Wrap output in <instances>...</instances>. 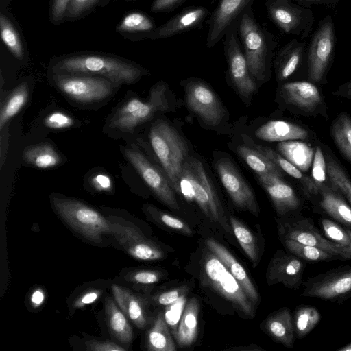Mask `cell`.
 I'll use <instances>...</instances> for the list:
<instances>
[{
	"instance_id": "8",
	"label": "cell",
	"mask_w": 351,
	"mask_h": 351,
	"mask_svg": "<svg viewBox=\"0 0 351 351\" xmlns=\"http://www.w3.org/2000/svg\"><path fill=\"white\" fill-rule=\"evenodd\" d=\"M336 33L335 23L330 15L319 22L306 49L307 75L308 81L324 84L335 56Z\"/></svg>"
},
{
	"instance_id": "12",
	"label": "cell",
	"mask_w": 351,
	"mask_h": 351,
	"mask_svg": "<svg viewBox=\"0 0 351 351\" xmlns=\"http://www.w3.org/2000/svg\"><path fill=\"white\" fill-rule=\"evenodd\" d=\"M303 297L341 302L351 295V265H343L309 277L303 284Z\"/></svg>"
},
{
	"instance_id": "43",
	"label": "cell",
	"mask_w": 351,
	"mask_h": 351,
	"mask_svg": "<svg viewBox=\"0 0 351 351\" xmlns=\"http://www.w3.org/2000/svg\"><path fill=\"white\" fill-rule=\"evenodd\" d=\"M145 212L152 221L167 230L186 235L193 234L191 228L184 220L171 215L153 206H147Z\"/></svg>"
},
{
	"instance_id": "21",
	"label": "cell",
	"mask_w": 351,
	"mask_h": 351,
	"mask_svg": "<svg viewBox=\"0 0 351 351\" xmlns=\"http://www.w3.org/2000/svg\"><path fill=\"white\" fill-rule=\"evenodd\" d=\"M210 14L209 10L203 5L185 7L165 23L158 26L149 36L148 39H165L200 29Z\"/></svg>"
},
{
	"instance_id": "60",
	"label": "cell",
	"mask_w": 351,
	"mask_h": 351,
	"mask_svg": "<svg viewBox=\"0 0 351 351\" xmlns=\"http://www.w3.org/2000/svg\"><path fill=\"white\" fill-rule=\"evenodd\" d=\"M338 351H351V342L338 349Z\"/></svg>"
},
{
	"instance_id": "53",
	"label": "cell",
	"mask_w": 351,
	"mask_h": 351,
	"mask_svg": "<svg viewBox=\"0 0 351 351\" xmlns=\"http://www.w3.org/2000/svg\"><path fill=\"white\" fill-rule=\"evenodd\" d=\"M101 295V291L91 289L83 292L73 302L75 308H83L97 301Z\"/></svg>"
},
{
	"instance_id": "29",
	"label": "cell",
	"mask_w": 351,
	"mask_h": 351,
	"mask_svg": "<svg viewBox=\"0 0 351 351\" xmlns=\"http://www.w3.org/2000/svg\"><path fill=\"white\" fill-rule=\"evenodd\" d=\"M199 304L193 297L187 301L179 322L175 339L180 348L190 346L196 339L199 325Z\"/></svg>"
},
{
	"instance_id": "50",
	"label": "cell",
	"mask_w": 351,
	"mask_h": 351,
	"mask_svg": "<svg viewBox=\"0 0 351 351\" xmlns=\"http://www.w3.org/2000/svg\"><path fill=\"white\" fill-rule=\"evenodd\" d=\"M189 288L186 286H180L171 290L162 292L155 295V302L160 305L167 306L178 300L184 295H187Z\"/></svg>"
},
{
	"instance_id": "41",
	"label": "cell",
	"mask_w": 351,
	"mask_h": 351,
	"mask_svg": "<svg viewBox=\"0 0 351 351\" xmlns=\"http://www.w3.org/2000/svg\"><path fill=\"white\" fill-rule=\"evenodd\" d=\"M283 243L288 252L304 261L319 262L339 259L338 256L327 251L314 246L302 244L291 239H283Z\"/></svg>"
},
{
	"instance_id": "38",
	"label": "cell",
	"mask_w": 351,
	"mask_h": 351,
	"mask_svg": "<svg viewBox=\"0 0 351 351\" xmlns=\"http://www.w3.org/2000/svg\"><path fill=\"white\" fill-rule=\"evenodd\" d=\"M237 153L257 176L269 174L282 175V170L257 149L241 145L237 147Z\"/></svg>"
},
{
	"instance_id": "30",
	"label": "cell",
	"mask_w": 351,
	"mask_h": 351,
	"mask_svg": "<svg viewBox=\"0 0 351 351\" xmlns=\"http://www.w3.org/2000/svg\"><path fill=\"white\" fill-rule=\"evenodd\" d=\"M105 313L110 334L122 344H130L133 339V330L128 318L109 297L105 300Z\"/></svg>"
},
{
	"instance_id": "62",
	"label": "cell",
	"mask_w": 351,
	"mask_h": 351,
	"mask_svg": "<svg viewBox=\"0 0 351 351\" xmlns=\"http://www.w3.org/2000/svg\"><path fill=\"white\" fill-rule=\"evenodd\" d=\"M125 1H135L136 0H125Z\"/></svg>"
},
{
	"instance_id": "59",
	"label": "cell",
	"mask_w": 351,
	"mask_h": 351,
	"mask_svg": "<svg viewBox=\"0 0 351 351\" xmlns=\"http://www.w3.org/2000/svg\"><path fill=\"white\" fill-rule=\"evenodd\" d=\"M30 300L34 307L40 306L45 300L44 292L41 289L35 290L32 293Z\"/></svg>"
},
{
	"instance_id": "18",
	"label": "cell",
	"mask_w": 351,
	"mask_h": 351,
	"mask_svg": "<svg viewBox=\"0 0 351 351\" xmlns=\"http://www.w3.org/2000/svg\"><path fill=\"white\" fill-rule=\"evenodd\" d=\"M216 169L234 204L258 216L259 207L255 195L233 163L228 158H221L217 162Z\"/></svg>"
},
{
	"instance_id": "7",
	"label": "cell",
	"mask_w": 351,
	"mask_h": 351,
	"mask_svg": "<svg viewBox=\"0 0 351 351\" xmlns=\"http://www.w3.org/2000/svg\"><path fill=\"white\" fill-rule=\"evenodd\" d=\"M203 282L230 302L247 317H254L255 306L222 262L210 251L204 258Z\"/></svg>"
},
{
	"instance_id": "52",
	"label": "cell",
	"mask_w": 351,
	"mask_h": 351,
	"mask_svg": "<svg viewBox=\"0 0 351 351\" xmlns=\"http://www.w3.org/2000/svg\"><path fill=\"white\" fill-rule=\"evenodd\" d=\"M87 350L90 351H124L120 345L109 341L91 340L85 343Z\"/></svg>"
},
{
	"instance_id": "61",
	"label": "cell",
	"mask_w": 351,
	"mask_h": 351,
	"mask_svg": "<svg viewBox=\"0 0 351 351\" xmlns=\"http://www.w3.org/2000/svg\"><path fill=\"white\" fill-rule=\"evenodd\" d=\"M347 231H348V233L350 236V245L348 246V250H349V253H350V255L351 256V229L350 228H346Z\"/></svg>"
},
{
	"instance_id": "55",
	"label": "cell",
	"mask_w": 351,
	"mask_h": 351,
	"mask_svg": "<svg viewBox=\"0 0 351 351\" xmlns=\"http://www.w3.org/2000/svg\"><path fill=\"white\" fill-rule=\"evenodd\" d=\"M337 189L351 205V180L348 176L340 177L335 182Z\"/></svg>"
},
{
	"instance_id": "58",
	"label": "cell",
	"mask_w": 351,
	"mask_h": 351,
	"mask_svg": "<svg viewBox=\"0 0 351 351\" xmlns=\"http://www.w3.org/2000/svg\"><path fill=\"white\" fill-rule=\"evenodd\" d=\"M93 184L99 191H108L111 187V182L108 177L98 175L94 178Z\"/></svg>"
},
{
	"instance_id": "24",
	"label": "cell",
	"mask_w": 351,
	"mask_h": 351,
	"mask_svg": "<svg viewBox=\"0 0 351 351\" xmlns=\"http://www.w3.org/2000/svg\"><path fill=\"white\" fill-rule=\"evenodd\" d=\"M205 243L209 251L222 262L229 272L240 283L253 304L257 305L259 302V295L245 268L223 245L215 239L209 238Z\"/></svg>"
},
{
	"instance_id": "45",
	"label": "cell",
	"mask_w": 351,
	"mask_h": 351,
	"mask_svg": "<svg viewBox=\"0 0 351 351\" xmlns=\"http://www.w3.org/2000/svg\"><path fill=\"white\" fill-rule=\"evenodd\" d=\"M186 295H182L176 301L166 306L163 313L165 319L174 337L187 302Z\"/></svg>"
},
{
	"instance_id": "19",
	"label": "cell",
	"mask_w": 351,
	"mask_h": 351,
	"mask_svg": "<svg viewBox=\"0 0 351 351\" xmlns=\"http://www.w3.org/2000/svg\"><path fill=\"white\" fill-rule=\"evenodd\" d=\"M255 0H219L208 19L206 45L212 47L223 38L229 26L252 7Z\"/></svg>"
},
{
	"instance_id": "36",
	"label": "cell",
	"mask_w": 351,
	"mask_h": 351,
	"mask_svg": "<svg viewBox=\"0 0 351 351\" xmlns=\"http://www.w3.org/2000/svg\"><path fill=\"white\" fill-rule=\"evenodd\" d=\"M330 136L341 154L351 164V117L341 112L332 121Z\"/></svg>"
},
{
	"instance_id": "49",
	"label": "cell",
	"mask_w": 351,
	"mask_h": 351,
	"mask_svg": "<svg viewBox=\"0 0 351 351\" xmlns=\"http://www.w3.org/2000/svg\"><path fill=\"white\" fill-rule=\"evenodd\" d=\"M74 120L66 113L56 111L49 114L44 119V125L50 129L61 130L71 127Z\"/></svg>"
},
{
	"instance_id": "34",
	"label": "cell",
	"mask_w": 351,
	"mask_h": 351,
	"mask_svg": "<svg viewBox=\"0 0 351 351\" xmlns=\"http://www.w3.org/2000/svg\"><path fill=\"white\" fill-rule=\"evenodd\" d=\"M23 159L26 163L39 169L55 167L62 161L54 146L47 142L27 147L23 152Z\"/></svg>"
},
{
	"instance_id": "28",
	"label": "cell",
	"mask_w": 351,
	"mask_h": 351,
	"mask_svg": "<svg viewBox=\"0 0 351 351\" xmlns=\"http://www.w3.org/2000/svg\"><path fill=\"white\" fill-rule=\"evenodd\" d=\"M265 332L276 341L291 348L295 341V330L290 311L282 308L271 314L265 322Z\"/></svg>"
},
{
	"instance_id": "57",
	"label": "cell",
	"mask_w": 351,
	"mask_h": 351,
	"mask_svg": "<svg viewBox=\"0 0 351 351\" xmlns=\"http://www.w3.org/2000/svg\"><path fill=\"white\" fill-rule=\"evenodd\" d=\"M332 95L351 99V80L339 86Z\"/></svg>"
},
{
	"instance_id": "23",
	"label": "cell",
	"mask_w": 351,
	"mask_h": 351,
	"mask_svg": "<svg viewBox=\"0 0 351 351\" xmlns=\"http://www.w3.org/2000/svg\"><path fill=\"white\" fill-rule=\"evenodd\" d=\"M307 45L296 38L284 45L276 53L274 66L276 79L283 82L293 76L306 61Z\"/></svg>"
},
{
	"instance_id": "10",
	"label": "cell",
	"mask_w": 351,
	"mask_h": 351,
	"mask_svg": "<svg viewBox=\"0 0 351 351\" xmlns=\"http://www.w3.org/2000/svg\"><path fill=\"white\" fill-rule=\"evenodd\" d=\"M292 0H267L265 5L271 21L284 34L308 38L315 21L312 10Z\"/></svg>"
},
{
	"instance_id": "14",
	"label": "cell",
	"mask_w": 351,
	"mask_h": 351,
	"mask_svg": "<svg viewBox=\"0 0 351 351\" xmlns=\"http://www.w3.org/2000/svg\"><path fill=\"white\" fill-rule=\"evenodd\" d=\"M280 94L283 102L300 114L328 117L324 97L317 84L310 81L285 82Z\"/></svg>"
},
{
	"instance_id": "2",
	"label": "cell",
	"mask_w": 351,
	"mask_h": 351,
	"mask_svg": "<svg viewBox=\"0 0 351 351\" xmlns=\"http://www.w3.org/2000/svg\"><path fill=\"white\" fill-rule=\"evenodd\" d=\"M173 190L187 201L195 202L209 219L218 223L228 233H233L212 182L200 160L193 157L187 158Z\"/></svg>"
},
{
	"instance_id": "46",
	"label": "cell",
	"mask_w": 351,
	"mask_h": 351,
	"mask_svg": "<svg viewBox=\"0 0 351 351\" xmlns=\"http://www.w3.org/2000/svg\"><path fill=\"white\" fill-rule=\"evenodd\" d=\"M312 167V179L319 189L323 184H327L326 158L319 145L315 147Z\"/></svg>"
},
{
	"instance_id": "31",
	"label": "cell",
	"mask_w": 351,
	"mask_h": 351,
	"mask_svg": "<svg viewBox=\"0 0 351 351\" xmlns=\"http://www.w3.org/2000/svg\"><path fill=\"white\" fill-rule=\"evenodd\" d=\"M158 26L155 21L147 14L139 11L128 13L116 27V31L120 34H134L135 40L148 39Z\"/></svg>"
},
{
	"instance_id": "3",
	"label": "cell",
	"mask_w": 351,
	"mask_h": 351,
	"mask_svg": "<svg viewBox=\"0 0 351 351\" xmlns=\"http://www.w3.org/2000/svg\"><path fill=\"white\" fill-rule=\"evenodd\" d=\"M237 33L250 73L254 80L263 81L269 75L277 40L256 20L252 7L240 16Z\"/></svg>"
},
{
	"instance_id": "20",
	"label": "cell",
	"mask_w": 351,
	"mask_h": 351,
	"mask_svg": "<svg viewBox=\"0 0 351 351\" xmlns=\"http://www.w3.org/2000/svg\"><path fill=\"white\" fill-rule=\"evenodd\" d=\"M306 264L304 260L291 252L278 250L271 260L266 273L269 285L281 283L297 289L302 282Z\"/></svg>"
},
{
	"instance_id": "33",
	"label": "cell",
	"mask_w": 351,
	"mask_h": 351,
	"mask_svg": "<svg viewBox=\"0 0 351 351\" xmlns=\"http://www.w3.org/2000/svg\"><path fill=\"white\" fill-rule=\"evenodd\" d=\"M278 152L302 172H306L312 165L315 149L300 140L280 142Z\"/></svg>"
},
{
	"instance_id": "37",
	"label": "cell",
	"mask_w": 351,
	"mask_h": 351,
	"mask_svg": "<svg viewBox=\"0 0 351 351\" xmlns=\"http://www.w3.org/2000/svg\"><path fill=\"white\" fill-rule=\"evenodd\" d=\"M29 97V87L26 82L16 86L6 97L0 110V130L16 115L26 104Z\"/></svg>"
},
{
	"instance_id": "6",
	"label": "cell",
	"mask_w": 351,
	"mask_h": 351,
	"mask_svg": "<svg viewBox=\"0 0 351 351\" xmlns=\"http://www.w3.org/2000/svg\"><path fill=\"white\" fill-rule=\"evenodd\" d=\"M167 91V84L158 82L151 88L147 101L130 97L117 108L108 122V128L122 132H132L157 112L168 109Z\"/></svg>"
},
{
	"instance_id": "48",
	"label": "cell",
	"mask_w": 351,
	"mask_h": 351,
	"mask_svg": "<svg viewBox=\"0 0 351 351\" xmlns=\"http://www.w3.org/2000/svg\"><path fill=\"white\" fill-rule=\"evenodd\" d=\"M101 0H71L66 8L64 19H76L87 13Z\"/></svg>"
},
{
	"instance_id": "11",
	"label": "cell",
	"mask_w": 351,
	"mask_h": 351,
	"mask_svg": "<svg viewBox=\"0 0 351 351\" xmlns=\"http://www.w3.org/2000/svg\"><path fill=\"white\" fill-rule=\"evenodd\" d=\"M111 235L123 250L132 257L140 261H158L164 258L165 253L154 241L130 222L117 216H109Z\"/></svg>"
},
{
	"instance_id": "54",
	"label": "cell",
	"mask_w": 351,
	"mask_h": 351,
	"mask_svg": "<svg viewBox=\"0 0 351 351\" xmlns=\"http://www.w3.org/2000/svg\"><path fill=\"white\" fill-rule=\"evenodd\" d=\"M71 0H52L51 5V20L57 23L64 20L65 12Z\"/></svg>"
},
{
	"instance_id": "40",
	"label": "cell",
	"mask_w": 351,
	"mask_h": 351,
	"mask_svg": "<svg viewBox=\"0 0 351 351\" xmlns=\"http://www.w3.org/2000/svg\"><path fill=\"white\" fill-rule=\"evenodd\" d=\"M0 32L1 40L10 53L18 60L25 56L24 45L16 28L3 12L0 14Z\"/></svg>"
},
{
	"instance_id": "39",
	"label": "cell",
	"mask_w": 351,
	"mask_h": 351,
	"mask_svg": "<svg viewBox=\"0 0 351 351\" xmlns=\"http://www.w3.org/2000/svg\"><path fill=\"white\" fill-rule=\"evenodd\" d=\"M320 319V313L315 306H298L293 317L295 336L299 339L306 337L318 324Z\"/></svg>"
},
{
	"instance_id": "13",
	"label": "cell",
	"mask_w": 351,
	"mask_h": 351,
	"mask_svg": "<svg viewBox=\"0 0 351 351\" xmlns=\"http://www.w3.org/2000/svg\"><path fill=\"white\" fill-rule=\"evenodd\" d=\"M239 19L229 26L223 38V51L232 83L242 96L250 97L256 87L239 42L237 33Z\"/></svg>"
},
{
	"instance_id": "1",
	"label": "cell",
	"mask_w": 351,
	"mask_h": 351,
	"mask_svg": "<svg viewBox=\"0 0 351 351\" xmlns=\"http://www.w3.org/2000/svg\"><path fill=\"white\" fill-rule=\"evenodd\" d=\"M51 73H81L104 77L116 86L132 84L147 73L136 63L100 53H80L56 58Z\"/></svg>"
},
{
	"instance_id": "16",
	"label": "cell",
	"mask_w": 351,
	"mask_h": 351,
	"mask_svg": "<svg viewBox=\"0 0 351 351\" xmlns=\"http://www.w3.org/2000/svg\"><path fill=\"white\" fill-rule=\"evenodd\" d=\"M280 232L284 239L314 246L327 251L339 259H351L348 247L341 245L323 237L310 218L301 217L280 225Z\"/></svg>"
},
{
	"instance_id": "27",
	"label": "cell",
	"mask_w": 351,
	"mask_h": 351,
	"mask_svg": "<svg viewBox=\"0 0 351 351\" xmlns=\"http://www.w3.org/2000/svg\"><path fill=\"white\" fill-rule=\"evenodd\" d=\"M319 206L331 218L351 229V206L330 184L319 188Z\"/></svg>"
},
{
	"instance_id": "44",
	"label": "cell",
	"mask_w": 351,
	"mask_h": 351,
	"mask_svg": "<svg viewBox=\"0 0 351 351\" xmlns=\"http://www.w3.org/2000/svg\"><path fill=\"white\" fill-rule=\"evenodd\" d=\"M321 225L325 236L329 240L342 247H348L350 239L346 229L343 228L337 223L326 218L322 219Z\"/></svg>"
},
{
	"instance_id": "56",
	"label": "cell",
	"mask_w": 351,
	"mask_h": 351,
	"mask_svg": "<svg viewBox=\"0 0 351 351\" xmlns=\"http://www.w3.org/2000/svg\"><path fill=\"white\" fill-rule=\"evenodd\" d=\"M304 6L313 5H322L328 8L335 7L341 0H292Z\"/></svg>"
},
{
	"instance_id": "15",
	"label": "cell",
	"mask_w": 351,
	"mask_h": 351,
	"mask_svg": "<svg viewBox=\"0 0 351 351\" xmlns=\"http://www.w3.org/2000/svg\"><path fill=\"white\" fill-rule=\"evenodd\" d=\"M123 154L154 195L167 206L178 210L173 190L164 175L141 152L123 147Z\"/></svg>"
},
{
	"instance_id": "22",
	"label": "cell",
	"mask_w": 351,
	"mask_h": 351,
	"mask_svg": "<svg viewBox=\"0 0 351 351\" xmlns=\"http://www.w3.org/2000/svg\"><path fill=\"white\" fill-rule=\"evenodd\" d=\"M257 177L279 215L296 211L300 208L298 197L293 189L282 179V175L269 174Z\"/></svg>"
},
{
	"instance_id": "47",
	"label": "cell",
	"mask_w": 351,
	"mask_h": 351,
	"mask_svg": "<svg viewBox=\"0 0 351 351\" xmlns=\"http://www.w3.org/2000/svg\"><path fill=\"white\" fill-rule=\"evenodd\" d=\"M162 273L153 269H136L127 274L125 280L138 285H152L158 282L162 278Z\"/></svg>"
},
{
	"instance_id": "9",
	"label": "cell",
	"mask_w": 351,
	"mask_h": 351,
	"mask_svg": "<svg viewBox=\"0 0 351 351\" xmlns=\"http://www.w3.org/2000/svg\"><path fill=\"white\" fill-rule=\"evenodd\" d=\"M55 86L76 102L90 104L108 98L116 86L108 79L81 73H51Z\"/></svg>"
},
{
	"instance_id": "35",
	"label": "cell",
	"mask_w": 351,
	"mask_h": 351,
	"mask_svg": "<svg viewBox=\"0 0 351 351\" xmlns=\"http://www.w3.org/2000/svg\"><path fill=\"white\" fill-rule=\"evenodd\" d=\"M147 348L150 351L176 350V344L162 313L158 314L148 331Z\"/></svg>"
},
{
	"instance_id": "4",
	"label": "cell",
	"mask_w": 351,
	"mask_h": 351,
	"mask_svg": "<svg viewBox=\"0 0 351 351\" xmlns=\"http://www.w3.org/2000/svg\"><path fill=\"white\" fill-rule=\"evenodd\" d=\"M51 205L62 220L86 240L101 243L111 235L110 221L97 210L78 199L53 195Z\"/></svg>"
},
{
	"instance_id": "42",
	"label": "cell",
	"mask_w": 351,
	"mask_h": 351,
	"mask_svg": "<svg viewBox=\"0 0 351 351\" xmlns=\"http://www.w3.org/2000/svg\"><path fill=\"white\" fill-rule=\"evenodd\" d=\"M233 233L247 257L254 263L258 258L256 240L252 232L238 219L233 216L229 218Z\"/></svg>"
},
{
	"instance_id": "26",
	"label": "cell",
	"mask_w": 351,
	"mask_h": 351,
	"mask_svg": "<svg viewBox=\"0 0 351 351\" xmlns=\"http://www.w3.org/2000/svg\"><path fill=\"white\" fill-rule=\"evenodd\" d=\"M112 292L115 302L128 319L137 328H145L147 317L143 299L130 289L117 285L112 286Z\"/></svg>"
},
{
	"instance_id": "17",
	"label": "cell",
	"mask_w": 351,
	"mask_h": 351,
	"mask_svg": "<svg viewBox=\"0 0 351 351\" xmlns=\"http://www.w3.org/2000/svg\"><path fill=\"white\" fill-rule=\"evenodd\" d=\"M186 101L189 108L208 125L216 126L224 117V110L217 96L200 80L187 83Z\"/></svg>"
},
{
	"instance_id": "51",
	"label": "cell",
	"mask_w": 351,
	"mask_h": 351,
	"mask_svg": "<svg viewBox=\"0 0 351 351\" xmlns=\"http://www.w3.org/2000/svg\"><path fill=\"white\" fill-rule=\"evenodd\" d=\"M187 0H153L150 10L154 13L170 12L184 3Z\"/></svg>"
},
{
	"instance_id": "32",
	"label": "cell",
	"mask_w": 351,
	"mask_h": 351,
	"mask_svg": "<svg viewBox=\"0 0 351 351\" xmlns=\"http://www.w3.org/2000/svg\"><path fill=\"white\" fill-rule=\"evenodd\" d=\"M256 149L273 161L281 170L296 179L301 184L306 197L311 198L319 195L318 189L312 178L306 176L280 153L264 146L258 145Z\"/></svg>"
},
{
	"instance_id": "5",
	"label": "cell",
	"mask_w": 351,
	"mask_h": 351,
	"mask_svg": "<svg viewBox=\"0 0 351 351\" xmlns=\"http://www.w3.org/2000/svg\"><path fill=\"white\" fill-rule=\"evenodd\" d=\"M151 146L173 189L188 156L186 145L179 133L164 121L155 122L149 134Z\"/></svg>"
},
{
	"instance_id": "25",
	"label": "cell",
	"mask_w": 351,
	"mask_h": 351,
	"mask_svg": "<svg viewBox=\"0 0 351 351\" xmlns=\"http://www.w3.org/2000/svg\"><path fill=\"white\" fill-rule=\"evenodd\" d=\"M255 136L263 141L269 142L287 141H308L312 132L301 125L281 120L270 121L260 126L255 132Z\"/></svg>"
}]
</instances>
